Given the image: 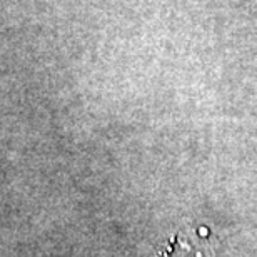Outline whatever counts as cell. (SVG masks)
<instances>
[{
	"label": "cell",
	"instance_id": "6da1fadb",
	"mask_svg": "<svg viewBox=\"0 0 257 257\" xmlns=\"http://www.w3.org/2000/svg\"><path fill=\"white\" fill-rule=\"evenodd\" d=\"M159 257H215V250L207 239L177 232L159 249Z\"/></svg>",
	"mask_w": 257,
	"mask_h": 257
}]
</instances>
